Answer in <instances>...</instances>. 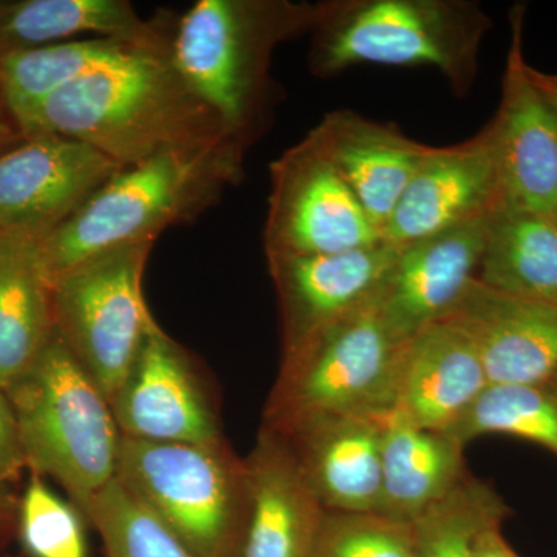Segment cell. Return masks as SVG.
I'll use <instances>...</instances> for the list:
<instances>
[{
    "mask_svg": "<svg viewBox=\"0 0 557 557\" xmlns=\"http://www.w3.org/2000/svg\"><path fill=\"white\" fill-rule=\"evenodd\" d=\"M17 131L22 139H76L123 170L168 150L244 143L190 89L171 50L152 49L54 91Z\"/></svg>",
    "mask_w": 557,
    "mask_h": 557,
    "instance_id": "obj_1",
    "label": "cell"
},
{
    "mask_svg": "<svg viewBox=\"0 0 557 557\" xmlns=\"http://www.w3.org/2000/svg\"><path fill=\"white\" fill-rule=\"evenodd\" d=\"M148 49L129 40L91 38L13 51L0 57V95L17 127L54 91Z\"/></svg>",
    "mask_w": 557,
    "mask_h": 557,
    "instance_id": "obj_24",
    "label": "cell"
},
{
    "mask_svg": "<svg viewBox=\"0 0 557 557\" xmlns=\"http://www.w3.org/2000/svg\"><path fill=\"white\" fill-rule=\"evenodd\" d=\"M14 141H16V132L7 123L2 112H0V150L7 148V146H10L11 143Z\"/></svg>",
    "mask_w": 557,
    "mask_h": 557,
    "instance_id": "obj_34",
    "label": "cell"
},
{
    "mask_svg": "<svg viewBox=\"0 0 557 557\" xmlns=\"http://www.w3.org/2000/svg\"><path fill=\"white\" fill-rule=\"evenodd\" d=\"M152 245L109 249L53 281L54 329L109 405L153 322L143 296Z\"/></svg>",
    "mask_w": 557,
    "mask_h": 557,
    "instance_id": "obj_8",
    "label": "cell"
},
{
    "mask_svg": "<svg viewBox=\"0 0 557 557\" xmlns=\"http://www.w3.org/2000/svg\"><path fill=\"white\" fill-rule=\"evenodd\" d=\"M86 519L100 534L104 557H196L116 478L91 502Z\"/></svg>",
    "mask_w": 557,
    "mask_h": 557,
    "instance_id": "obj_28",
    "label": "cell"
},
{
    "mask_svg": "<svg viewBox=\"0 0 557 557\" xmlns=\"http://www.w3.org/2000/svg\"><path fill=\"white\" fill-rule=\"evenodd\" d=\"M490 27L482 7L468 0H330L317 3L309 70L332 78L358 64L429 65L465 97Z\"/></svg>",
    "mask_w": 557,
    "mask_h": 557,
    "instance_id": "obj_4",
    "label": "cell"
},
{
    "mask_svg": "<svg viewBox=\"0 0 557 557\" xmlns=\"http://www.w3.org/2000/svg\"><path fill=\"white\" fill-rule=\"evenodd\" d=\"M446 434L461 446L482 435H511L557 456V399L537 384L490 383Z\"/></svg>",
    "mask_w": 557,
    "mask_h": 557,
    "instance_id": "obj_27",
    "label": "cell"
},
{
    "mask_svg": "<svg viewBox=\"0 0 557 557\" xmlns=\"http://www.w3.org/2000/svg\"><path fill=\"white\" fill-rule=\"evenodd\" d=\"M509 508L493 487L468 474L413 522V557H474L486 528L502 525Z\"/></svg>",
    "mask_w": 557,
    "mask_h": 557,
    "instance_id": "obj_26",
    "label": "cell"
},
{
    "mask_svg": "<svg viewBox=\"0 0 557 557\" xmlns=\"http://www.w3.org/2000/svg\"><path fill=\"white\" fill-rule=\"evenodd\" d=\"M465 446L446 432L413 426L391 410L381 454L380 515L413 522L467 475Z\"/></svg>",
    "mask_w": 557,
    "mask_h": 557,
    "instance_id": "obj_23",
    "label": "cell"
},
{
    "mask_svg": "<svg viewBox=\"0 0 557 557\" xmlns=\"http://www.w3.org/2000/svg\"><path fill=\"white\" fill-rule=\"evenodd\" d=\"M398 245L338 255H267L282 324V358L379 296Z\"/></svg>",
    "mask_w": 557,
    "mask_h": 557,
    "instance_id": "obj_11",
    "label": "cell"
},
{
    "mask_svg": "<svg viewBox=\"0 0 557 557\" xmlns=\"http://www.w3.org/2000/svg\"><path fill=\"white\" fill-rule=\"evenodd\" d=\"M478 278L509 295L557 306L556 223L498 209Z\"/></svg>",
    "mask_w": 557,
    "mask_h": 557,
    "instance_id": "obj_25",
    "label": "cell"
},
{
    "mask_svg": "<svg viewBox=\"0 0 557 557\" xmlns=\"http://www.w3.org/2000/svg\"><path fill=\"white\" fill-rule=\"evenodd\" d=\"M494 214L398 245L379 306L399 343L457 309L479 277Z\"/></svg>",
    "mask_w": 557,
    "mask_h": 557,
    "instance_id": "obj_14",
    "label": "cell"
},
{
    "mask_svg": "<svg viewBox=\"0 0 557 557\" xmlns=\"http://www.w3.org/2000/svg\"><path fill=\"white\" fill-rule=\"evenodd\" d=\"M53 332V278L40 236L0 231V391L32 368Z\"/></svg>",
    "mask_w": 557,
    "mask_h": 557,
    "instance_id": "obj_21",
    "label": "cell"
},
{
    "mask_svg": "<svg viewBox=\"0 0 557 557\" xmlns=\"http://www.w3.org/2000/svg\"><path fill=\"white\" fill-rule=\"evenodd\" d=\"M307 557H413L412 528L380 512L324 511Z\"/></svg>",
    "mask_w": 557,
    "mask_h": 557,
    "instance_id": "obj_29",
    "label": "cell"
},
{
    "mask_svg": "<svg viewBox=\"0 0 557 557\" xmlns=\"http://www.w3.org/2000/svg\"><path fill=\"white\" fill-rule=\"evenodd\" d=\"M544 386L547 387L548 391L552 392L553 397L557 399V370Z\"/></svg>",
    "mask_w": 557,
    "mask_h": 557,
    "instance_id": "obj_35",
    "label": "cell"
},
{
    "mask_svg": "<svg viewBox=\"0 0 557 557\" xmlns=\"http://www.w3.org/2000/svg\"><path fill=\"white\" fill-rule=\"evenodd\" d=\"M401 347L376 296L282 358L262 428L285 434L321 418L391 412Z\"/></svg>",
    "mask_w": 557,
    "mask_h": 557,
    "instance_id": "obj_7",
    "label": "cell"
},
{
    "mask_svg": "<svg viewBox=\"0 0 557 557\" xmlns=\"http://www.w3.org/2000/svg\"><path fill=\"white\" fill-rule=\"evenodd\" d=\"M502 525L486 528L475 542L474 557H520L500 530Z\"/></svg>",
    "mask_w": 557,
    "mask_h": 557,
    "instance_id": "obj_32",
    "label": "cell"
},
{
    "mask_svg": "<svg viewBox=\"0 0 557 557\" xmlns=\"http://www.w3.org/2000/svg\"><path fill=\"white\" fill-rule=\"evenodd\" d=\"M270 174L267 255H338L383 242L314 127Z\"/></svg>",
    "mask_w": 557,
    "mask_h": 557,
    "instance_id": "obj_9",
    "label": "cell"
},
{
    "mask_svg": "<svg viewBox=\"0 0 557 557\" xmlns=\"http://www.w3.org/2000/svg\"><path fill=\"white\" fill-rule=\"evenodd\" d=\"M530 78L533 81L534 86L541 91L542 97L548 101V104L557 112V75H549V73L539 72L533 67H528Z\"/></svg>",
    "mask_w": 557,
    "mask_h": 557,
    "instance_id": "obj_33",
    "label": "cell"
},
{
    "mask_svg": "<svg viewBox=\"0 0 557 557\" xmlns=\"http://www.w3.org/2000/svg\"><path fill=\"white\" fill-rule=\"evenodd\" d=\"M247 149L230 139L168 150L121 170L40 237L51 278L109 249L153 244L170 226L196 219L239 182Z\"/></svg>",
    "mask_w": 557,
    "mask_h": 557,
    "instance_id": "obj_2",
    "label": "cell"
},
{
    "mask_svg": "<svg viewBox=\"0 0 557 557\" xmlns=\"http://www.w3.org/2000/svg\"><path fill=\"white\" fill-rule=\"evenodd\" d=\"M317 5L289 0H199L172 35V61L231 134L251 145L276 102L271 61L310 33Z\"/></svg>",
    "mask_w": 557,
    "mask_h": 557,
    "instance_id": "obj_3",
    "label": "cell"
},
{
    "mask_svg": "<svg viewBox=\"0 0 557 557\" xmlns=\"http://www.w3.org/2000/svg\"><path fill=\"white\" fill-rule=\"evenodd\" d=\"M110 409L121 437L194 445L223 440L196 370L156 319Z\"/></svg>",
    "mask_w": 557,
    "mask_h": 557,
    "instance_id": "obj_12",
    "label": "cell"
},
{
    "mask_svg": "<svg viewBox=\"0 0 557 557\" xmlns=\"http://www.w3.org/2000/svg\"><path fill=\"white\" fill-rule=\"evenodd\" d=\"M498 209L500 183L486 126L467 141L432 150L392 212L383 240L410 244Z\"/></svg>",
    "mask_w": 557,
    "mask_h": 557,
    "instance_id": "obj_15",
    "label": "cell"
},
{
    "mask_svg": "<svg viewBox=\"0 0 557 557\" xmlns=\"http://www.w3.org/2000/svg\"><path fill=\"white\" fill-rule=\"evenodd\" d=\"M487 384L468 330L457 318L440 319L403 344L392 410L413 426L446 432Z\"/></svg>",
    "mask_w": 557,
    "mask_h": 557,
    "instance_id": "obj_17",
    "label": "cell"
},
{
    "mask_svg": "<svg viewBox=\"0 0 557 557\" xmlns=\"http://www.w3.org/2000/svg\"><path fill=\"white\" fill-rule=\"evenodd\" d=\"M24 465L27 463L22 450L16 417L5 392L0 391V480L13 478Z\"/></svg>",
    "mask_w": 557,
    "mask_h": 557,
    "instance_id": "obj_31",
    "label": "cell"
},
{
    "mask_svg": "<svg viewBox=\"0 0 557 557\" xmlns=\"http://www.w3.org/2000/svg\"><path fill=\"white\" fill-rule=\"evenodd\" d=\"M387 413L321 418L277 434L324 511L379 512Z\"/></svg>",
    "mask_w": 557,
    "mask_h": 557,
    "instance_id": "obj_16",
    "label": "cell"
},
{
    "mask_svg": "<svg viewBox=\"0 0 557 557\" xmlns=\"http://www.w3.org/2000/svg\"><path fill=\"white\" fill-rule=\"evenodd\" d=\"M5 394L25 463L57 480L86 518L119 467L121 434L108 398L57 329L32 368Z\"/></svg>",
    "mask_w": 557,
    "mask_h": 557,
    "instance_id": "obj_5",
    "label": "cell"
},
{
    "mask_svg": "<svg viewBox=\"0 0 557 557\" xmlns=\"http://www.w3.org/2000/svg\"><path fill=\"white\" fill-rule=\"evenodd\" d=\"M78 35L129 40L171 50L163 21H146L126 0H20L0 2V57L65 42Z\"/></svg>",
    "mask_w": 557,
    "mask_h": 557,
    "instance_id": "obj_22",
    "label": "cell"
},
{
    "mask_svg": "<svg viewBox=\"0 0 557 557\" xmlns=\"http://www.w3.org/2000/svg\"><path fill=\"white\" fill-rule=\"evenodd\" d=\"M248 511L240 557H307L324 509L313 496L287 443L260 428L245 458Z\"/></svg>",
    "mask_w": 557,
    "mask_h": 557,
    "instance_id": "obj_19",
    "label": "cell"
},
{
    "mask_svg": "<svg viewBox=\"0 0 557 557\" xmlns=\"http://www.w3.org/2000/svg\"><path fill=\"white\" fill-rule=\"evenodd\" d=\"M24 141L0 153V231L44 237L123 170L76 139Z\"/></svg>",
    "mask_w": 557,
    "mask_h": 557,
    "instance_id": "obj_13",
    "label": "cell"
},
{
    "mask_svg": "<svg viewBox=\"0 0 557 557\" xmlns=\"http://www.w3.org/2000/svg\"><path fill=\"white\" fill-rule=\"evenodd\" d=\"M450 317L474 339L487 381L544 386L557 370V306L475 278Z\"/></svg>",
    "mask_w": 557,
    "mask_h": 557,
    "instance_id": "obj_18",
    "label": "cell"
},
{
    "mask_svg": "<svg viewBox=\"0 0 557 557\" xmlns=\"http://www.w3.org/2000/svg\"><path fill=\"white\" fill-rule=\"evenodd\" d=\"M83 512L33 478L21 504V539L32 557H89ZM87 522V520H86Z\"/></svg>",
    "mask_w": 557,
    "mask_h": 557,
    "instance_id": "obj_30",
    "label": "cell"
},
{
    "mask_svg": "<svg viewBox=\"0 0 557 557\" xmlns=\"http://www.w3.org/2000/svg\"><path fill=\"white\" fill-rule=\"evenodd\" d=\"M502 100L487 124L500 183L502 209L557 225V112L530 78L523 57V9L511 13Z\"/></svg>",
    "mask_w": 557,
    "mask_h": 557,
    "instance_id": "obj_10",
    "label": "cell"
},
{
    "mask_svg": "<svg viewBox=\"0 0 557 557\" xmlns=\"http://www.w3.org/2000/svg\"><path fill=\"white\" fill-rule=\"evenodd\" d=\"M314 131L383 239L392 212L435 146L351 110L329 113Z\"/></svg>",
    "mask_w": 557,
    "mask_h": 557,
    "instance_id": "obj_20",
    "label": "cell"
},
{
    "mask_svg": "<svg viewBox=\"0 0 557 557\" xmlns=\"http://www.w3.org/2000/svg\"><path fill=\"white\" fill-rule=\"evenodd\" d=\"M116 480L196 557H240L248 511L245 460L226 443L121 437Z\"/></svg>",
    "mask_w": 557,
    "mask_h": 557,
    "instance_id": "obj_6",
    "label": "cell"
}]
</instances>
